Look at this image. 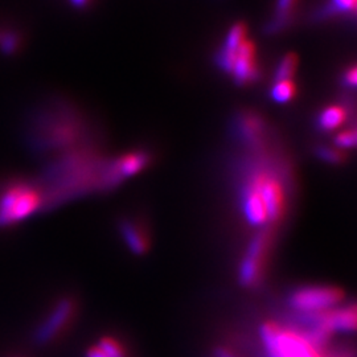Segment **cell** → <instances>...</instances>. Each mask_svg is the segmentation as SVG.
<instances>
[{"mask_svg": "<svg viewBox=\"0 0 357 357\" xmlns=\"http://www.w3.org/2000/svg\"><path fill=\"white\" fill-rule=\"evenodd\" d=\"M82 132L84 122L76 110L56 101L32 106L20 122V138L26 151L47 160L73 149Z\"/></svg>", "mask_w": 357, "mask_h": 357, "instance_id": "1", "label": "cell"}, {"mask_svg": "<svg viewBox=\"0 0 357 357\" xmlns=\"http://www.w3.org/2000/svg\"><path fill=\"white\" fill-rule=\"evenodd\" d=\"M44 212V192L36 176L0 178V231L15 229Z\"/></svg>", "mask_w": 357, "mask_h": 357, "instance_id": "2", "label": "cell"}, {"mask_svg": "<svg viewBox=\"0 0 357 357\" xmlns=\"http://www.w3.org/2000/svg\"><path fill=\"white\" fill-rule=\"evenodd\" d=\"M261 336L268 357H323L299 333L282 330L274 323L264 324Z\"/></svg>", "mask_w": 357, "mask_h": 357, "instance_id": "3", "label": "cell"}, {"mask_svg": "<svg viewBox=\"0 0 357 357\" xmlns=\"http://www.w3.org/2000/svg\"><path fill=\"white\" fill-rule=\"evenodd\" d=\"M76 312V299L73 296L64 295L59 298L35 327L32 333L33 343L47 345L54 342L72 324Z\"/></svg>", "mask_w": 357, "mask_h": 357, "instance_id": "4", "label": "cell"}, {"mask_svg": "<svg viewBox=\"0 0 357 357\" xmlns=\"http://www.w3.org/2000/svg\"><path fill=\"white\" fill-rule=\"evenodd\" d=\"M343 291L331 286H306L295 290L289 303L299 314L324 312L343 299Z\"/></svg>", "mask_w": 357, "mask_h": 357, "instance_id": "5", "label": "cell"}, {"mask_svg": "<svg viewBox=\"0 0 357 357\" xmlns=\"http://www.w3.org/2000/svg\"><path fill=\"white\" fill-rule=\"evenodd\" d=\"M259 193L268 213V220L275 221L282 216L284 206V191L278 178H273L266 172L253 175L249 183Z\"/></svg>", "mask_w": 357, "mask_h": 357, "instance_id": "6", "label": "cell"}, {"mask_svg": "<svg viewBox=\"0 0 357 357\" xmlns=\"http://www.w3.org/2000/svg\"><path fill=\"white\" fill-rule=\"evenodd\" d=\"M268 230H261L249 245L240 268V282L243 286H253L258 281L262 270V262L268 252Z\"/></svg>", "mask_w": 357, "mask_h": 357, "instance_id": "7", "label": "cell"}, {"mask_svg": "<svg viewBox=\"0 0 357 357\" xmlns=\"http://www.w3.org/2000/svg\"><path fill=\"white\" fill-rule=\"evenodd\" d=\"M230 73L241 85L252 82L258 77V69L255 60V45L250 41L245 40L240 45Z\"/></svg>", "mask_w": 357, "mask_h": 357, "instance_id": "8", "label": "cell"}, {"mask_svg": "<svg viewBox=\"0 0 357 357\" xmlns=\"http://www.w3.org/2000/svg\"><path fill=\"white\" fill-rule=\"evenodd\" d=\"M150 158L149 153H128L122 156L115 166H113L112 169L107 171L106 176H105V181L112 184L114 183V178H128V176H132L135 174H138L142 171L144 167L147 166Z\"/></svg>", "mask_w": 357, "mask_h": 357, "instance_id": "9", "label": "cell"}, {"mask_svg": "<svg viewBox=\"0 0 357 357\" xmlns=\"http://www.w3.org/2000/svg\"><path fill=\"white\" fill-rule=\"evenodd\" d=\"M243 213L248 222L253 227H261L268 222V213L259 193L250 184H246L243 191Z\"/></svg>", "mask_w": 357, "mask_h": 357, "instance_id": "10", "label": "cell"}, {"mask_svg": "<svg viewBox=\"0 0 357 357\" xmlns=\"http://www.w3.org/2000/svg\"><path fill=\"white\" fill-rule=\"evenodd\" d=\"M246 40V28L243 24H236L234 26H231V29L228 33V38L227 41L224 44V48L220 53V66L229 72L231 70V66L234 63V59H236V54L238 52L240 45L243 44V41Z\"/></svg>", "mask_w": 357, "mask_h": 357, "instance_id": "11", "label": "cell"}, {"mask_svg": "<svg viewBox=\"0 0 357 357\" xmlns=\"http://www.w3.org/2000/svg\"><path fill=\"white\" fill-rule=\"evenodd\" d=\"M121 234L128 246L135 255H143L147 250V237L138 224L134 221L123 220L119 225Z\"/></svg>", "mask_w": 357, "mask_h": 357, "instance_id": "12", "label": "cell"}, {"mask_svg": "<svg viewBox=\"0 0 357 357\" xmlns=\"http://www.w3.org/2000/svg\"><path fill=\"white\" fill-rule=\"evenodd\" d=\"M327 324L332 332H354L356 328V308L345 307L327 312Z\"/></svg>", "mask_w": 357, "mask_h": 357, "instance_id": "13", "label": "cell"}, {"mask_svg": "<svg viewBox=\"0 0 357 357\" xmlns=\"http://www.w3.org/2000/svg\"><path fill=\"white\" fill-rule=\"evenodd\" d=\"M347 113L340 106H330L318 116V128L323 131H333L344 123Z\"/></svg>", "mask_w": 357, "mask_h": 357, "instance_id": "14", "label": "cell"}, {"mask_svg": "<svg viewBox=\"0 0 357 357\" xmlns=\"http://www.w3.org/2000/svg\"><path fill=\"white\" fill-rule=\"evenodd\" d=\"M238 132L243 141L248 142V143H255L259 139V137L262 134V122L255 116L245 118L243 119V122H240Z\"/></svg>", "mask_w": 357, "mask_h": 357, "instance_id": "15", "label": "cell"}, {"mask_svg": "<svg viewBox=\"0 0 357 357\" xmlns=\"http://www.w3.org/2000/svg\"><path fill=\"white\" fill-rule=\"evenodd\" d=\"M294 96H295V85L291 79L277 81V84L271 89V98L275 102H289L290 100H293Z\"/></svg>", "mask_w": 357, "mask_h": 357, "instance_id": "16", "label": "cell"}, {"mask_svg": "<svg viewBox=\"0 0 357 357\" xmlns=\"http://www.w3.org/2000/svg\"><path fill=\"white\" fill-rule=\"evenodd\" d=\"M296 65H298V59L296 56L290 53V54H286L283 59H282L281 63L277 68V72H275V79L277 81H286V79H291V77L295 73V69H296Z\"/></svg>", "mask_w": 357, "mask_h": 357, "instance_id": "17", "label": "cell"}, {"mask_svg": "<svg viewBox=\"0 0 357 357\" xmlns=\"http://www.w3.org/2000/svg\"><path fill=\"white\" fill-rule=\"evenodd\" d=\"M20 47V36L13 31H6L0 35V52L6 56L16 53Z\"/></svg>", "mask_w": 357, "mask_h": 357, "instance_id": "18", "label": "cell"}, {"mask_svg": "<svg viewBox=\"0 0 357 357\" xmlns=\"http://www.w3.org/2000/svg\"><path fill=\"white\" fill-rule=\"evenodd\" d=\"M97 345L102 349L105 355L107 357H128L123 345L121 344L114 337L105 336Z\"/></svg>", "mask_w": 357, "mask_h": 357, "instance_id": "19", "label": "cell"}, {"mask_svg": "<svg viewBox=\"0 0 357 357\" xmlns=\"http://www.w3.org/2000/svg\"><path fill=\"white\" fill-rule=\"evenodd\" d=\"M335 144L342 149H352L356 144V132L355 130H347L336 135Z\"/></svg>", "mask_w": 357, "mask_h": 357, "instance_id": "20", "label": "cell"}, {"mask_svg": "<svg viewBox=\"0 0 357 357\" xmlns=\"http://www.w3.org/2000/svg\"><path fill=\"white\" fill-rule=\"evenodd\" d=\"M317 155L327 163H340L343 160V153L330 147H319L317 150Z\"/></svg>", "mask_w": 357, "mask_h": 357, "instance_id": "21", "label": "cell"}, {"mask_svg": "<svg viewBox=\"0 0 357 357\" xmlns=\"http://www.w3.org/2000/svg\"><path fill=\"white\" fill-rule=\"evenodd\" d=\"M296 0H278L277 3V15L278 17L284 19L293 11L294 4Z\"/></svg>", "mask_w": 357, "mask_h": 357, "instance_id": "22", "label": "cell"}, {"mask_svg": "<svg viewBox=\"0 0 357 357\" xmlns=\"http://www.w3.org/2000/svg\"><path fill=\"white\" fill-rule=\"evenodd\" d=\"M357 0H333V6L340 11H354L356 8Z\"/></svg>", "mask_w": 357, "mask_h": 357, "instance_id": "23", "label": "cell"}, {"mask_svg": "<svg viewBox=\"0 0 357 357\" xmlns=\"http://www.w3.org/2000/svg\"><path fill=\"white\" fill-rule=\"evenodd\" d=\"M211 357H240L236 352H233L230 348H227V347H216L213 351H212V354H211Z\"/></svg>", "mask_w": 357, "mask_h": 357, "instance_id": "24", "label": "cell"}, {"mask_svg": "<svg viewBox=\"0 0 357 357\" xmlns=\"http://www.w3.org/2000/svg\"><path fill=\"white\" fill-rule=\"evenodd\" d=\"M86 357H107L98 345H93L86 351Z\"/></svg>", "mask_w": 357, "mask_h": 357, "instance_id": "25", "label": "cell"}, {"mask_svg": "<svg viewBox=\"0 0 357 357\" xmlns=\"http://www.w3.org/2000/svg\"><path fill=\"white\" fill-rule=\"evenodd\" d=\"M345 79H347V82L351 85V86H355L357 82V72L356 68H352L348 73H347V76H345Z\"/></svg>", "mask_w": 357, "mask_h": 357, "instance_id": "26", "label": "cell"}, {"mask_svg": "<svg viewBox=\"0 0 357 357\" xmlns=\"http://www.w3.org/2000/svg\"><path fill=\"white\" fill-rule=\"evenodd\" d=\"M70 1L77 7H82V6H85L88 3V0H70Z\"/></svg>", "mask_w": 357, "mask_h": 357, "instance_id": "27", "label": "cell"}, {"mask_svg": "<svg viewBox=\"0 0 357 357\" xmlns=\"http://www.w3.org/2000/svg\"><path fill=\"white\" fill-rule=\"evenodd\" d=\"M13 357H22V356H13Z\"/></svg>", "mask_w": 357, "mask_h": 357, "instance_id": "28", "label": "cell"}, {"mask_svg": "<svg viewBox=\"0 0 357 357\" xmlns=\"http://www.w3.org/2000/svg\"><path fill=\"white\" fill-rule=\"evenodd\" d=\"M0 35H1V32H0Z\"/></svg>", "mask_w": 357, "mask_h": 357, "instance_id": "29", "label": "cell"}]
</instances>
